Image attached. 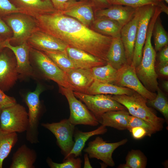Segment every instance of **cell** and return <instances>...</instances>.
Here are the masks:
<instances>
[{
  "label": "cell",
  "instance_id": "7",
  "mask_svg": "<svg viewBox=\"0 0 168 168\" xmlns=\"http://www.w3.org/2000/svg\"><path fill=\"white\" fill-rule=\"evenodd\" d=\"M31 54L35 67L47 78L58 86L71 90L66 73L43 52L31 47Z\"/></svg>",
  "mask_w": 168,
  "mask_h": 168
},
{
  "label": "cell",
  "instance_id": "4",
  "mask_svg": "<svg viewBox=\"0 0 168 168\" xmlns=\"http://www.w3.org/2000/svg\"><path fill=\"white\" fill-rule=\"evenodd\" d=\"M2 17L13 33L9 38L10 41L20 44L27 41L34 32L39 30L35 18L27 14L16 13Z\"/></svg>",
  "mask_w": 168,
  "mask_h": 168
},
{
  "label": "cell",
  "instance_id": "40",
  "mask_svg": "<svg viewBox=\"0 0 168 168\" xmlns=\"http://www.w3.org/2000/svg\"><path fill=\"white\" fill-rule=\"evenodd\" d=\"M133 137L137 140L140 139L147 136L146 131L143 128L138 127L131 128L129 130Z\"/></svg>",
  "mask_w": 168,
  "mask_h": 168
},
{
  "label": "cell",
  "instance_id": "50",
  "mask_svg": "<svg viewBox=\"0 0 168 168\" xmlns=\"http://www.w3.org/2000/svg\"><path fill=\"white\" fill-rule=\"evenodd\" d=\"M164 1L167 3H168V0H163Z\"/></svg>",
  "mask_w": 168,
  "mask_h": 168
},
{
  "label": "cell",
  "instance_id": "3",
  "mask_svg": "<svg viewBox=\"0 0 168 168\" xmlns=\"http://www.w3.org/2000/svg\"><path fill=\"white\" fill-rule=\"evenodd\" d=\"M112 98L124 105L132 116L151 124L157 131L162 129L164 119L158 117L147 105V100L136 92L130 95H116Z\"/></svg>",
  "mask_w": 168,
  "mask_h": 168
},
{
  "label": "cell",
  "instance_id": "1",
  "mask_svg": "<svg viewBox=\"0 0 168 168\" xmlns=\"http://www.w3.org/2000/svg\"><path fill=\"white\" fill-rule=\"evenodd\" d=\"M34 17L41 31L61 40L68 46L83 50L106 63L112 37L98 33L56 10Z\"/></svg>",
  "mask_w": 168,
  "mask_h": 168
},
{
  "label": "cell",
  "instance_id": "29",
  "mask_svg": "<svg viewBox=\"0 0 168 168\" xmlns=\"http://www.w3.org/2000/svg\"><path fill=\"white\" fill-rule=\"evenodd\" d=\"M94 81L113 84L116 78L117 70L110 64H106L91 68Z\"/></svg>",
  "mask_w": 168,
  "mask_h": 168
},
{
  "label": "cell",
  "instance_id": "38",
  "mask_svg": "<svg viewBox=\"0 0 168 168\" xmlns=\"http://www.w3.org/2000/svg\"><path fill=\"white\" fill-rule=\"evenodd\" d=\"M23 12L16 7L9 0H0V15L2 16L11 14Z\"/></svg>",
  "mask_w": 168,
  "mask_h": 168
},
{
  "label": "cell",
  "instance_id": "21",
  "mask_svg": "<svg viewBox=\"0 0 168 168\" xmlns=\"http://www.w3.org/2000/svg\"><path fill=\"white\" fill-rule=\"evenodd\" d=\"M9 0L23 13L34 17L56 10L50 0Z\"/></svg>",
  "mask_w": 168,
  "mask_h": 168
},
{
  "label": "cell",
  "instance_id": "9",
  "mask_svg": "<svg viewBox=\"0 0 168 168\" xmlns=\"http://www.w3.org/2000/svg\"><path fill=\"white\" fill-rule=\"evenodd\" d=\"M42 91L41 85L38 84L35 90L28 92L25 98L28 108L29 124L26 131V138L31 143L39 142L38 127L40 110L39 96Z\"/></svg>",
  "mask_w": 168,
  "mask_h": 168
},
{
  "label": "cell",
  "instance_id": "25",
  "mask_svg": "<svg viewBox=\"0 0 168 168\" xmlns=\"http://www.w3.org/2000/svg\"><path fill=\"white\" fill-rule=\"evenodd\" d=\"M129 116L128 112L126 110L109 111L102 115L100 123L105 127L119 130H127Z\"/></svg>",
  "mask_w": 168,
  "mask_h": 168
},
{
  "label": "cell",
  "instance_id": "14",
  "mask_svg": "<svg viewBox=\"0 0 168 168\" xmlns=\"http://www.w3.org/2000/svg\"><path fill=\"white\" fill-rule=\"evenodd\" d=\"M57 11L76 19L89 28L95 19L91 0L69 1L63 3Z\"/></svg>",
  "mask_w": 168,
  "mask_h": 168
},
{
  "label": "cell",
  "instance_id": "6",
  "mask_svg": "<svg viewBox=\"0 0 168 168\" xmlns=\"http://www.w3.org/2000/svg\"><path fill=\"white\" fill-rule=\"evenodd\" d=\"M74 96L83 102L100 123L102 115L110 111L126 110V108L112 96L104 94L91 95L73 91Z\"/></svg>",
  "mask_w": 168,
  "mask_h": 168
},
{
  "label": "cell",
  "instance_id": "27",
  "mask_svg": "<svg viewBox=\"0 0 168 168\" xmlns=\"http://www.w3.org/2000/svg\"><path fill=\"white\" fill-rule=\"evenodd\" d=\"M107 131L106 127L102 125L94 130L87 132L76 130L73 134L74 143L73 147L69 154L64 157V159L71 156L76 158L80 156L86 142L90 138L96 135L104 134Z\"/></svg>",
  "mask_w": 168,
  "mask_h": 168
},
{
  "label": "cell",
  "instance_id": "23",
  "mask_svg": "<svg viewBox=\"0 0 168 168\" xmlns=\"http://www.w3.org/2000/svg\"><path fill=\"white\" fill-rule=\"evenodd\" d=\"M106 63L117 70L128 63L120 36L112 38L106 55Z\"/></svg>",
  "mask_w": 168,
  "mask_h": 168
},
{
  "label": "cell",
  "instance_id": "15",
  "mask_svg": "<svg viewBox=\"0 0 168 168\" xmlns=\"http://www.w3.org/2000/svg\"><path fill=\"white\" fill-rule=\"evenodd\" d=\"M8 50L4 48L0 53V89L4 92L11 89L19 78L15 56Z\"/></svg>",
  "mask_w": 168,
  "mask_h": 168
},
{
  "label": "cell",
  "instance_id": "11",
  "mask_svg": "<svg viewBox=\"0 0 168 168\" xmlns=\"http://www.w3.org/2000/svg\"><path fill=\"white\" fill-rule=\"evenodd\" d=\"M113 84L127 87L134 90L147 100H152L156 94L148 90L138 77L135 68L131 64H127L117 70L115 80Z\"/></svg>",
  "mask_w": 168,
  "mask_h": 168
},
{
  "label": "cell",
  "instance_id": "44",
  "mask_svg": "<svg viewBox=\"0 0 168 168\" xmlns=\"http://www.w3.org/2000/svg\"><path fill=\"white\" fill-rule=\"evenodd\" d=\"M158 71L159 73L161 75L168 76V63L163 65H159Z\"/></svg>",
  "mask_w": 168,
  "mask_h": 168
},
{
  "label": "cell",
  "instance_id": "48",
  "mask_svg": "<svg viewBox=\"0 0 168 168\" xmlns=\"http://www.w3.org/2000/svg\"><path fill=\"white\" fill-rule=\"evenodd\" d=\"M7 38L0 36V53L4 48L3 46V43L5 40Z\"/></svg>",
  "mask_w": 168,
  "mask_h": 168
},
{
  "label": "cell",
  "instance_id": "13",
  "mask_svg": "<svg viewBox=\"0 0 168 168\" xmlns=\"http://www.w3.org/2000/svg\"><path fill=\"white\" fill-rule=\"evenodd\" d=\"M127 141L128 139L125 138L118 142L108 143L100 137H97L88 143L87 147L83 151L88 154L89 158L100 160L105 165L113 167L115 165L112 157L114 151Z\"/></svg>",
  "mask_w": 168,
  "mask_h": 168
},
{
  "label": "cell",
  "instance_id": "16",
  "mask_svg": "<svg viewBox=\"0 0 168 168\" xmlns=\"http://www.w3.org/2000/svg\"><path fill=\"white\" fill-rule=\"evenodd\" d=\"M3 45L4 48L10 49L15 56L19 77L25 78L35 76L34 71L30 64L29 59L31 47L27 41L14 46L11 44L9 38L5 40Z\"/></svg>",
  "mask_w": 168,
  "mask_h": 168
},
{
  "label": "cell",
  "instance_id": "36",
  "mask_svg": "<svg viewBox=\"0 0 168 168\" xmlns=\"http://www.w3.org/2000/svg\"><path fill=\"white\" fill-rule=\"evenodd\" d=\"M82 161L79 158L70 156L64 159L61 163L53 162L49 158L47 160V162L51 168H80L81 167Z\"/></svg>",
  "mask_w": 168,
  "mask_h": 168
},
{
  "label": "cell",
  "instance_id": "42",
  "mask_svg": "<svg viewBox=\"0 0 168 168\" xmlns=\"http://www.w3.org/2000/svg\"><path fill=\"white\" fill-rule=\"evenodd\" d=\"M158 55L159 65H163L168 63V46L166 45L160 51Z\"/></svg>",
  "mask_w": 168,
  "mask_h": 168
},
{
  "label": "cell",
  "instance_id": "39",
  "mask_svg": "<svg viewBox=\"0 0 168 168\" xmlns=\"http://www.w3.org/2000/svg\"><path fill=\"white\" fill-rule=\"evenodd\" d=\"M16 103L14 97L7 96L0 89V109L2 110L7 108Z\"/></svg>",
  "mask_w": 168,
  "mask_h": 168
},
{
  "label": "cell",
  "instance_id": "37",
  "mask_svg": "<svg viewBox=\"0 0 168 168\" xmlns=\"http://www.w3.org/2000/svg\"><path fill=\"white\" fill-rule=\"evenodd\" d=\"M136 127H140L144 129L147 132V136H151L152 134L157 132L152 125L146 120L129 115L127 130H129L131 128Z\"/></svg>",
  "mask_w": 168,
  "mask_h": 168
},
{
  "label": "cell",
  "instance_id": "34",
  "mask_svg": "<svg viewBox=\"0 0 168 168\" xmlns=\"http://www.w3.org/2000/svg\"><path fill=\"white\" fill-rule=\"evenodd\" d=\"M156 97L152 100H147L148 103L160 111L166 121L168 119V102L164 93L159 88Z\"/></svg>",
  "mask_w": 168,
  "mask_h": 168
},
{
  "label": "cell",
  "instance_id": "30",
  "mask_svg": "<svg viewBox=\"0 0 168 168\" xmlns=\"http://www.w3.org/2000/svg\"><path fill=\"white\" fill-rule=\"evenodd\" d=\"M16 133H6L0 130V168H2L4 160L8 156L17 142Z\"/></svg>",
  "mask_w": 168,
  "mask_h": 168
},
{
  "label": "cell",
  "instance_id": "43",
  "mask_svg": "<svg viewBox=\"0 0 168 168\" xmlns=\"http://www.w3.org/2000/svg\"><path fill=\"white\" fill-rule=\"evenodd\" d=\"M93 6L94 12L96 11L106 8L111 5L108 0H91Z\"/></svg>",
  "mask_w": 168,
  "mask_h": 168
},
{
  "label": "cell",
  "instance_id": "33",
  "mask_svg": "<svg viewBox=\"0 0 168 168\" xmlns=\"http://www.w3.org/2000/svg\"><path fill=\"white\" fill-rule=\"evenodd\" d=\"M126 164L128 168H145L147 159L144 154L139 150H132L126 158Z\"/></svg>",
  "mask_w": 168,
  "mask_h": 168
},
{
  "label": "cell",
  "instance_id": "41",
  "mask_svg": "<svg viewBox=\"0 0 168 168\" xmlns=\"http://www.w3.org/2000/svg\"><path fill=\"white\" fill-rule=\"evenodd\" d=\"M12 32L11 28L3 21L0 15V36L6 38H10L9 35Z\"/></svg>",
  "mask_w": 168,
  "mask_h": 168
},
{
  "label": "cell",
  "instance_id": "5",
  "mask_svg": "<svg viewBox=\"0 0 168 168\" xmlns=\"http://www.w3.org/2000/svg\"><path fill=\"white\" fill-rule=\"evenodd\" d=\"M29 124L28 112L22 105L16 103L2 110L0 130L6 133H21L26 131Z\"/></svg>",
  "mask_w": 168,
  "mask_h": 168
},
{
  "label": "cell",
  "instance_id": "45",
  "mask_svg": "<svg viewBox=\"0 0 168 168\" xmlns=\"http://www.w3.org/2000/svg\"><path fill=\"white\" fill-rule=\"evenodd\" d=\"M72 0H51L53 5L56 10H58L64 2ZM80 1H88L90 0H79Z\"/></svg>",
  "mask_w": 168,
  "mask_h": 168
},
{
  "label": "cell",
  "instance_id": "28",
  "mask_svg": "<svg viewBox=\"0 0 168 168\" xmlns=\"http://www.w3.org/2000/svg\"><path fill=\"white\" fill-rule=\"evenodd\" d=\"M90 28L103 35L112 38L120 36L122 27L117 21L105 18H95Z\"/></svg>",
  "mask_w": 168,
  "mask_h": 168
},
{
  "label": "cell",
  "instance_id": "20",
  "mask_svg": "<svg viewBox=\"0 0 168 168\" xmlns=\"http://www.w3.org/2000/svg\"><path fill=\"white\" fill-rule=\"evenodd\" d=\"M65 73L73 91L84 94L94 81L91 68H76Z\"/></svg>",
  "mask_w": 168,
  "mask_h": 168
},
{
  "label": "cell",
  "instance_id": "8",
  "mask_svg": "<svg viewBox=\"0 0 168 168\" xmlns=\"http://www.w3.org/2000/svg\"><path fill=\"white\" fill-rule=\"evenodd\" d=\"M61 93L67 99L70 110L68 119L75 126L84 125L91 126L98 125L99 122L95 115L84 104L77 99L72 90L58 86Z\"/></svg>",
  "mask_w": 168,
  "mask_h": 168
},
{
  "label": "cell",
  "instance_id": "51",
  "mask_svg": "<svg viewBox=\"0 0 168 168\" xmlns=\"http://www.w3.org/2000/svg\"><path fill=\"white\" fill-rule=\"evenodd\" d=\"M2 110L0 109V116Z\"/></svg>",
  "mask_w": 168,
  "mask_h": 168
},
{
  "label": "cell",
  "instance_id": "18",
  "mask_svg": "<svg viewBox=\"0 0 168 168\" xmlns=\"http://www.w3.org/2000/svg\"><path fill=\"white\" fill-rule=\"evenodd\" d=\"M140 14V7H138L134 16L121 30V39L124 47L127 63L129 65L132 62Z\"/></svg>",
  "mask_w": 168,
  "mask_h": 168
},
{
  "label": "cell",
  "instance_id": "19",
  "mask_svg": "<svg viewBox=\"0 0 168 168\" xmlns=\"http://www.w3.org/2000/svg\"><path fill=\"white\" fill-rule=\"evenodd\" d=\"M137 8L121 5H111L106 8L95 11V17L105 18L115 21L122 27L133 17Z\"/></svg>",
  "mask_w": 168,
  "mask_h": 168
},
{
  "label": "cell",
  "instance_id": "24",
  "mask_svg": "<svg viewBox=\"0 0 168 168\" xmlns=\"http://www.w3.org/2000/svg\"><path fill=\"white\" fill-rule=\"evenodd\" d=\"M36 158L35 150L23 144L13 154L10 168H34Z\"/></svg>",
  "mask_w": 168,
  "mask_h": 168
},
{
  "label": "cell",
  "instance_id": "46",
  "mask_svg": "<svg viewBox=\"0 0 168 168\" xmlns=\"http://www.w3.org/2000/svg\"><path fill=\"white\" fill-rule=\"evenodd\" d=\"M84 163L83 167L84 168H92V167L91 165V164L90 162L89 157L88 156V154L87 153H86L84 155Z\"/></svg>",
  "mask_w": 168,
  "mask_h": 168
},
{
  "label": "cell",
  "instance_id": "17",
  "mask_svg": "<svg viewBox=\"0 0 168 168\" xmlns=\"http://www.w3.org/2000/svg\"><path fill=\"white\" fill-rule=\"evenodd\" d=\"M27 42L31 48L42 51L56 50L66 52L68 46L61 40L40 30L34 32Z\"/></svg>",
  "mask_w": 168,
  "mask_h": 168
},
{
  "label": "cell",
  "instance_id": "47",
  "mask_svg": "<svg viewBox=\"0 0 168 168\" xmlns=\"http://www.w3.org/2000/svg\"><path fill=\"white\" fill-rule=\"evenodd\" d=\"M162 86L163 89L166 92L168 91V81H164L162 83Z\"/></svg>",
  "mask_w": 168,
  "mask_h": 168
},
{
  "label": "cell",
  "instance_id": "49",
  "mask_svg": "<svg viewBox=\"0 0 168 168\" xmlns=\"http://www.w3.org/2000/svg\"><path fill=\"white\" fill-rule=\"evenodd\" d=\"M119 168H128V166L126 164H121L119 166Z\"/></svg>",
  "mask_w": 168,
  "mask_h": 168
},
{
  "label": "cell",
  "instance_id": "22",
  "mask_svg": "<svg viewBox=\"0 0 168 168\" xmlns=\"http://www.w3.org/2000/svg\"><path fill=\"white\" fill-rule=\"evenodd\" d=\"M66 51L76 68H91L107 64L104 60L82 50L68 46Z\"/></svg>",
  "mask_w": 168,
  "mask_h": 168
},
{
  "label": "cell",
  "instance_id": "2",
  "mask_svg": "<svg viewBox=\"0 0 168 168\" xmlns=\"http://www.w3.org/2000/svg\"><path fill=\"white\" fill-rule=\"evenodd\" d=\"M156 19L153 16L150 20L142 60L139 65L135 68L136 75L142 84L149 91L154 92L159 88L158 75L155 68L156 52L151 43L153 29Z\"/></svg>",
  "mask_w": 168,
  "mask_h": 168
},
{
  "label": "cell",
  "instance_id": "12",
  "mask_svg": "<svg viewBox=\"0 0 168 168\" xmlns=\"http://www.w3.org/2000/svg\"><path fill=\"white\" fill-rule=\"evenodd\" d=\"M41 126L54 135L62 154L64 157L66 156L71 151L74 144L73 137L75 125L68 119H64L58 122L43 123Z\"/></svg>",
  "mask_w": 168,
  "mask_h": 168
},
{
  "label": "cell",
  "instance_id": "32",
  "mask_svg": "<svg viewBox=\"0 0 168 168\" xmlns=\"http://www.w3.org/2000/svg\"><path fill=\"white\" fill-rule=\"evenodd\" d=\"M154 49L156 52L159 51L168 43V36L166 31L164 29L159 15L155 23L152 30Z\"/></svg>",
  "mask_w": 168,
  "mask_h": 168
},
{
  "label": "cell",
  "instance_id": "35",
  "mask_svg": "<svg viewBox=\"0 0 168 168\" xmlns=\"http://www.w3.org/2000/svg\"><path fill=\"white\" fill-rule=\"evenodd\" d=\"M110 4L121 5L138 8L147 5H154L161 8L165 4L163 0H108Z\"/></svg>",
  "mask_w": 168,
  "mask_h": 168
},
{
  "label": "cell",
  "instance_id": "26",
  "mask_svg": "<svg viewBox=\"0 0 168 168\" xmlns=\"http://www.w3.org/2000/svg\"><path fill=\"white\" fill-rule=\"evenodd\" d=\"M135 92L134 90L127 87L94 81L84 94L91 95L110 94L114 95H130Z\"/></svg>",
  "mask_w": 168,
  "mask_h": 168
},
{
  "label": "cell",
  "instance_id": "52",
  "mask_svg": "<svg viewBox=\"0 0 168 168\" xmlns=\"http://www.w3.org/2000/svg\"></svg>",
  "mask_w": 168,
  "mask_h": 168
},
{
  "label": "cell",
  "instance_id": "31",
  "mask_svg": "<svg viewBox=\"0 0 168 168\" xmlns=\"http://www.w3.org/2000/svg\"><path fill=\"white\" fill-rule=\"evenodd\" d=\"M43 52L65 72L76 68L66 52L56 50H47Z\"/></svg>",
  "mask_w": 168,
  "mask_h": 168
},
{
  "label": "cell",
  "instance_id": "10",
  "mask_svg": "<svg viewBox=\"0 0 168 168\" xmlns=\"http://www.w3.org/2000/svg\"><path fill=\"white\" fill-rule=\"evenodd\" d=\"M157 6L147 5L140 7V14L138 26L131 65L135 68L140 64L148 25Z\"/></svg>",
  "mask_w": 168,
  "mask_h": 168
}]
</instances>
